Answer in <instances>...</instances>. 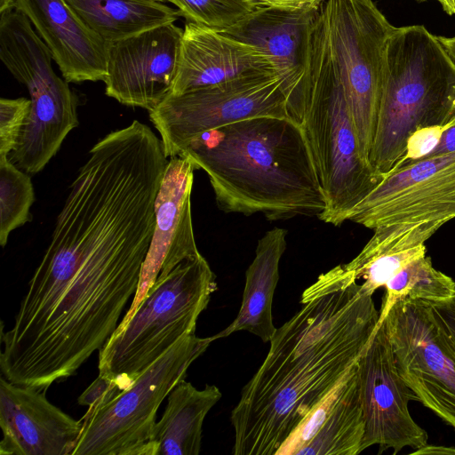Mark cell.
Here are the masks:
<instances>
[{
	"instance_id": "4dcf8cb0",
	"label": "cell",
	"mask_w": 455,
	"mask_h": 455,
	"mask_svg": "<svg viewBox=\"0 0 455 455\" xmlns=\"http://www.w3.org/2000/svg\"><path fill=\"white\" fill-rule=\"evenodd\" d=\"M453 151H455V114L444 125L440 141L435 148L425 157L448 154Z\"/></svg>"
},
{
	"instance_id": "44dd1931",
	"label": "cell",
	"mask_w": 455,
	"mask_h": 455,
	"mask_svg": "<svg viewBox=\"0 0 455 455\" xmlns=\"http://www.w3.org/2000/svg\"><path fill=\"white\" fill-rule=\"evenodd\" d=\"M222 394L215 385L196 388L180 381L168 395L162 418L155 425L151 443L155 455H197L204 420Z\"/></svg>"
},
{
	"instance_id": "3957f363",
	"label": "cell",
	"mask_w": 455,
	"mask_h": 455,
	"mask_svg": "<svg viewBox=\"0 0 455 455\" xmlns=\"http://www.w3.org/2000/svg\"><path fill=\"white\" fill-rule=\"evenodd\" d=\"M395 28L372 0H324L307 32L301 79L320 76L342 89L368 160Z\"/></svg>"
},
{
	"instance_id": "6da1fadb",
	"label": "cell",
	"mask_w": 455,
	"mask_h": 455,
	"mask_svg": "<svg viewBox=\"0 0 455 455\" xmlns=\"http://www.w3.org/2000/svg\"><path fill=\"white\" fill-rule=\"evenodd\" d=\"M379 320L372 295L358 283L302 304L276 328L265 360L231 411L232 453L275 455L357 363Z\"/></svg>"
},
{
	"instance_id": "7a4b0ae2",
	"label": "cell",
	"mask_w": 455,
	"mask_h": 455,
	"mask_svg": "<svg viewBox=\"0 0 455 455\" xmlns=\"http://www.w3.org/2000/svg\"><path fill=\"white\" fill-rule=\"evenodd\" d=\"M209 177L226 212L267 220L320 217L326 208L301 125L254 116L204 132L180 152Z\"/></svg>"
},
{
	"instance_id": "f1b7e54d",
	"label": "cell",
	"mask_w": 455,
	"mask_h": 455,
	"mask_svg": "<svg viewBox=\"0 0 455 455\" xmlns=\"http://www.w3.org/2000/svg\"><path fill=\"white\" fill-rule=\"evenodd\" d=\"M120 391L108 379L98 375L96 379L78 397L80 405L88 407L105 402Z\"/></svg>"
},
{
	"instance_id": "8992f818",
	"label": "cell",
	"mask_w": 455,
	"mask_h": 455,
	"mask_svg": "<svg viewBox=\"0 0 455 455\" xmlns=\"http://www.w3.org/2000/svg\"><path fill=\"white\" fill-rule=\"evenodd\" d=\"M0 59L30 96V112L10 160L29 174L41 172L76 128L78 100L52 68L51 52L20 11L0 13Z\"/></svg>"
},
{
	"instance_id": "d6986e66",
	"label": "cell",
	"mask_w": 455,
	"mask_h": 455,
	"mask_svg": "<svg viewBox=\"0 0 455 455\" xmlns=\"http://www.w3.org/2000/svg\"><path fill=\"white\" fill-rule=\"evenodd\" d=\"M301 430L312 440L299 455H357L362 452L364 419L357 363L308 413Z\"/></svg>"
},
{
	"instance_id": "e575fe53",
	"label": "cell",
	"mask_w": 455,
	"mask_h": 455,
	"mask_svg": "<svg viewBox=\"0 0 455 455\" xmlns=\"http://www.w3.org/2000/svg\"><path fill=\"white\" fill-rule=\"evenodd\" d=\"M157 1H161V2H162V1H164V0H157Z\"/></svg>"
},
{
	"instance_id": "52a82bcc",
	"label": "cell",
	"mask_w": 455,
	"mask_h": 455,
	"mask_svg": "<svg viewBox=\"0 0 455 455\" xmlns=\"http://www.w3.org/2000/svg\"><path fill=\"white\" fill-rule=\"evenodd\" d=\"M301 124L325 197L319 219L340 226L351 211L384 179L363 156L342 89L319 76L300 87Z\"/></svg>"
},
{
	"instance_id": "836d02e7",
	"label": "cell",
	"mask_w": 455,
	"mask_h": 455,
	"mask_svg": "<svg viewBox=\"0 0 455 455\" xmlns=\"http://www.w3.org/2000/svg\"><path fill=\"white\" fill-rule=\"evenodd\" d=\"M443 9L450 15H455V0H437Z\"/></svg>"
},
{
	"instance_id": "7402d4cb",
	"label": "cell",
	"mask_w": 455,
	"mask_h": 455,
	"mask_svg": "<svg viewBox=\"0 0 455 455\" xmlns=\"http://www.w3.org/2000/svg\"><path fill=\"white\" fill-rule=\"evenodd\" d=\"M106 44L172 23L181 16L157 0H65Z\"/></svg>"
},
{
	"instance_id": "5b68a950",
	"label": "cell",
	"mask_w": 455,
	"mask_h": 455,
	"mask_svg": "<svg viewBox=\"0 0 455 455\" xmlns=\"http://www.w3.org/2000/svg\"><path fill=\"white\" fill-rule=\"evenodd\" d=\"M216 275L204 257L180 263L158 278L131 319L116 328L99 352V375L121 392L182 338L217 290Z\"/></svg>"
},
{
	"instance_id": "e0dca14e",
	"label": "cell",
	"mask_w": 455,
	"mask_h": 455,
	"mask_svg": "<svg viewBox=\"0 0 455 455\" xmlns=\"http://www.w3.org/2000/svg\"><path fill=\"white\" fill-rule=\"evenodd\" d=\"M265 72L275 70L267 58L254 46L225 33L187 22L180 40L177 71L169 95H180Z\"/></svg>"
},
{
	"instance_id": "d6a6232c",
	"label": "cell",
	"mask_w": 455,
	"mask_h": 455,
	"mask_svg": "<svg viewBox=\"0 0 455 455\" xmlns=\"http://www.w3.org/2000/svg\"><path fill=\"white\" fill-rule=\"evenodd\" d=\"M446 52L451 57L453 61L455 62V36L446 37V36H437Z\"/></svg>"
},
{
	"instance_id": "ffe728a7",
	"label": "cell",
	"mask_w": 455,
	"mask_h": 455,
	"mask_svg": "<svg viewBox=\"0 0 455 455\" xmlns=\"http://www.w3.org/2000/svg\"><path fill=\"white\" fill-rule=\"evenodd\" d=\"M287 231L274 228L258 241L255 257L245 272L242 303L236 317L224 330L213 335L215 340L235 331H246L269 342L276 328L272 303L279 280V264L286 249Z\"/></svg>"
},
{
	"instance_id": "d4e9b609",
	"label": "cell",
	"mask_w": 455,
	"mask_h": 455,
	"mask_svg": "<svg viewBox=\"0 0 455 455\" xmlns=\"http://www.w3.org/2000/svg\"><path fill=\"white\" fill-rule=\"evenodd\" d=\"M188 22L225 33L247 19L257 8L251 0H166Z\"/></svg>"
},
{
	"instance_id": "30bf717a",
	"label": "cell",
	"mask_w": 455,
	"mask_h": 455,
	"mask_svg": "<svg viewBox=\"0 0 455 455\" xmlns=\"http://www.w3.org/2000/svg\"><path fill=\"white\" fill-rule=\"evenodd\" d=\"M383 318L400 376L417 401L455 429V355L427 303L399 299Z\"/></svg>"
},
{
	"instance_id": "cb8c5ba5",
	"label": "cell",
	"mask_w": 455,
	"mask_h": 455,
	"mask_svg": "<svg viewBox=\"0 0 455 455\" xmlns=\"http://www.w3.org/2000/svg\"><path fill=\"white\" fill-rule=\"evenodd\" d=\"M35 192L30 177L8 156H0V244L4 247L12 231L31 220Z\"/></svg>"
},
{
	"instance_id": "277c9868",
	"label": "cell",
	"mask_w": 455,
	"mask_h": 455,
	"mask_svg": "<svg viewBox=\"0 0 455 455\" xmlns=\"http://www.w3.org/2000/svg\"><path fill=\"white\" fill-rule=\"evenodd\" d=\"M455 114V62L422 25L396 28L369 160L384 176L419 129L445 125Z\"/></svg>"
},
{
	"instance_id": "4316f807",
	"label": "cell",
	"mask_w": 455,
	"mask_h": 455,
	"mask_svg": "<svg viewBox=\"0 0 455 455\" xmlns=\"http://www.w3.org/2000/svg\"><path fill=\"white\" fill-rule=\"evenodd\" d=\"M444 125L424 127L417 130L408 140L403 156L394 168L421 159L433 151L440 141Z\"/></svg>"
},
{
	"instance_id": "7c38bea8",
	"label": "cell",
	"mask_w": 455,
	"mask_h": 455,
	"mask_svg": "<svg viewBox=\"0 0 455 455\" xmlns=\"http://www.w3.org/2000/svg\"><path fill=\"white\" fill-rule=\"evenodd\" d=\"M357 375L364 419L362 451L378 444L379 453L405 447L419 449L427 443V433L411 418L408 403L417 401L400 376L384 318L361 358Z\"/></svg>"
},
{
	"instance_id": "603a6c76",
	"label": "cell",
	"mask_w": 455,
	"mask_h": 455,
	"mask_svg": "<svg viewBox=\"0 0 455 455\" xmlns=\"http://www.w3.org/2000/svg\"><path fill=\"white\" fill-rule=\"evenodd\" d=\"M379 319H382L395 302L403 299L424 301L443 300L455 294V282L435 269L431 259L422 254L410 261L385 285Z\"/></svg>"
},
{
	"instance_id": "484cf974",
	"label": "cell",
	"mask_w": 455,
	"mask_h": 455,
	"mask_svg": "<svg viewBox=\"0 0 455 455\" xmlns=\"http://www.w3.org/2000/svg\"><path fill=\"white\" fill-rule=\"evenodd\" d=\"M30 99L0 100V156H8L17 148L30 112Z\"/></svg>"
},
{
	"instance_id": "1f68e13d",
	"label": "cell",
	"mask_w": 455,
	"mask_h": 455,
	"mask_svg": "<svg viewBox=\"0 0 455 455\" xmlns=\"http://www.w3.org/2000/svg\"><path fill=\"white\" fill-rule=\"evenodd\" d=\"M412 454H455L454 447H445V446H435V445H428L427 443L419 449H416Z\"/></svg>"
},
{
	"instance_id": "83f0119b",
	"label": "cell",
	"mask_w": 455,
	"mask_h": 455,
	"mask_svg": "<svg viewBox=\"0 0 455 455\" xmlns=\"http://www.w3.org/2000/svg\"><path fill=\"white\" fill-rule=\"evenodd\" d=\"M426 302L455 355V294L443 300Z\"/></svg>"
},
{
	"instance_id": "8fae6325",
	"label": "cell",
	"mask_w": 455,
	"mask_h": 455,
	"mask_svg": "<svg viewBox=\"0 0 455 455\" xmlns=\"http://www.w3.org/2000/svg\"><path fill=\"white\" fill-rule=\"evenodd\" d=\"M455 219V151L393 168L350 212L365 228Z\"/></svg>"
},
{
	"instance_id": "9c48e42d",
	"label": "cell",
	"mask_w": 455,
	"mask_h": 455,
	"mask_svg": "<svg viewBox=\"0 0 455 455\" xmlns=\"http://www.w3.org/2000/svg\"><path fill=\"white\" fill-rule=\"evenodd\" d=\"M254 116L291 119L275 72L253 74L169 95L149 112L167 158L179 156L204 132Z\"/></svg>"
},
{
	"instance_id": "ba28073f",
	"label": "cell",
	"mask_w": 455,
	"mask_h": 455,
	"mask_svg": "<svg viewBox=\"0 0 455 455\" xmlns=\"http://www.w3.org/2000/svg\"><path fill=\"white\" fill-rule=\"evenodd\" d=\"M212 341L195 332L182 338L126 389L88 407L72 455H155L150 440L159 406Z\"/></svg>"
},
{
	"instance_id": "f546056e",
	"label": "cell",
	"mask_w": 455,
	"mask_h": 455,
	"mask_svg": "<svg viewBox=\"0 0 455 455\" xmlns=\"http://www.w3.org/2000/svg\"><path fill=\"white\" fill-rule=\"evenodd\" d=\"M258 7L283 10H307L318 8L324 0H251Z\"/></svg>"
},
{
	"instance_id": "5bb4252c",
	"label": "cell",
	"mask_w": 455,
	"mask_h": 455,
	"mask_svg": "<svg viewBox=\"0 0 455 455\" xmlns=\"http://www.w3.org/2000/svg\"><path fill=\"white\" fill-rule=\"evenodd\" d=\"M195 170L186 157L175 156L168 160L155 200V228L139 285L116 328L131 319L158 278L165 277L182 261L201 254L196 243L191 215Z\"/></svg>"
},
{
	"instance_id": "4fadbf2b",
	"label": "cell",
	"mask_w": 455,
	"mask_h": 455,
	"mask_svg": "<svg viewBox=\"0 0 455 455\" xmlns=\"http://www.w3.org/2000/svg\"><path fill=\"white\" fill-rule=\"evenodd\" d=\"M183 29L164 24L107 44V96L149 112L171 92Z\"/></svg>"
},
{
	"instance_id": "9a60e30c",
	"label": "cell",
	"mask_w": 455,
	"mask_h": 455,
	"mask_svg": "<svg viewBox=\"0 0 455 455\" xmlns=\"http://www.w3.org/2000/svg\"><path fill=\"white\" fill-rule=\"evenodd\" d=\"M1 455H72L82 429L45 391L0 378Z\"/></svg>"
},
{
	"instance_id": "2e32d148",
	"label": "cell",
	"mask_w": 455,
	"mask_h": 455,
	"mask_svg": "<svg viewBox=\"0 0 455 455\" xmlns=\"http://www.w3.org/2000/svg\"><path fill=\"white\" fill-rule=\"evenodd\" d=\"M45 43L68 83L104 81L107 44L65 0H14Z\"/></svg>"
},
{
	"instance_id": "ac0fdd59",
	"label": "cell",
	"mask_w": 455,
	"mask_h": 455,
	"mask_svg": "<svg viewBox=\"0 0 455 455\" xmlns=\"http://www.w3.org/2000/svg\"><path fill=\"white\" fill-rule=\"evenodd\" d=\"M319 8V7H318ZM318 8L259 7L226 35L260 51L280 79L291 119L296 110L307 32Z\"/></svg>"
}]
</instances>
